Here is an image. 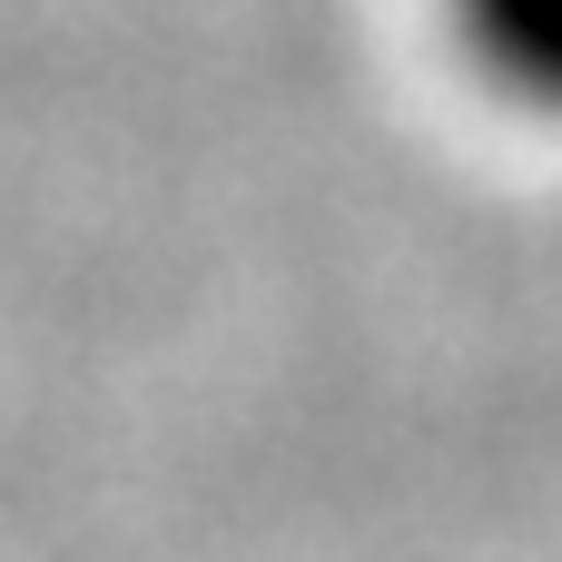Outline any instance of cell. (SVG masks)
I'll list each match as a JSON object with an SVG mask.
<instances>
[{
  "label": "cell",
  "instance_id": "cell-1",
  "mask_svg": "<svg viewBox=\"0 0 562 562\" xmlns=\"http://www.w3.org/2000/svg\"><path fill=\"white\" fill-rule=\"evenodd\" d=\"M425 10L454 79L484 109L524 128H562V0H425Z\"/></svg>",
  "mask_w": 562,
  "mask_h": 562
}]
</instances>
